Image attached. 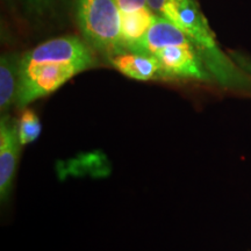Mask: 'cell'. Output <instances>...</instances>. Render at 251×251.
I'll use <instances>...</instances> for the list:
<instances>
[{"instance_id": "1", "label": "cell", "mask_w": 251, "mask_h": 251, "mask_svg": "<svg viewBox=\"0 0 251 251\" xmlns=\"http://www.w3.org/2000/svg\"><path fill=\"white\" fill-rule=\"evenodd\" d=\"M94 50L77 36H63L41 43L21 56L15 98L18 108L55 92L80 72L97 67Z\"/></svg>"}, {"instance_id": "2", "label": "cell", "mask_w": 251, "mask_h": 251, "mask_svg": "<svg viewBox=\"0 0 251 251\" xmlns=\"http://www.w3.org/2000/svg\"><path fill=\"white\" fill-rule=\"evenodd\" d=\"M161 17L172 21L192 40L213 80L226 89L251 92V76L220 49L197 0H172Z\"/></svg>"}, {"instance_id": "3", "label": "cell", "mask_w": 251, "mask_h": 251, "mask_svg": "<svg viewBox=\"0 0 251 251\" xmlns=\"http://www.w3.org/2000/svg\"><path fill=\"white\" fill-rule=\"evenodd\" d=\"M77 23L85 42L94 51H120L121 19L117 0H76Z\"/></svg>"}, {"instance_id": "4", "label": "cell", "mask_w": 251, "mask_h": 251, "mask_svg": "<svg viewBox=\"0 0 251 251\" xmlns=\"http://www.w3.org/2000/svg\"><path fill=\"white\" fill-rule=\"evenodd\" d=\"M159 63L162 79H190L211 81L201 56L193 43L165 47L153 55Z\"/></svg>"}, {"instance_id": "5", "label": "cell", "mask_w": 251, "mask_h": 251, "mask_svg": "<svg viewBox=\"0 0 251 251\" xmlns=\"http://www.w3.org/2000/svg\"><path fill=\"white\" fill-rule=\"evenodd\" d=\"M21 147L18 120L2 114L0 120V198L2 202L12 192Z\"/></svg>"}, {"instance_id": "6", "label": "cell", "mask_w": 251, "mask_h": 251, "mask_svg": "<svg viewBox=\"0 0 251 251\" xmlns=\"http://www.w3.org/2000/svg\"><path fill=\"white\" fill-rule=\"evenodd\" d=\"M193 43L179 27L161 15H155V20L142 39L127 47L124 51L153 56L158 50L169 46H180ZM194 45V43H193Z\"/></svg>"}, {"instance_id": "7", "label": "cell", "mask_w": 251, "mask_h": 251, "mask_svg": "<svg viewBox=\"0 0 251 251\" xmlns=\"http://www.w3.org/2000/svg\"><path fill=\"white\" fill-rule=\"evenodd\" d=\"M107 61L119 72L136 80L162 79L159 63L153 56L120 51L108 55Z\"/></svg>"}, {"instance_id": "8", "label": "cell", "mask_w": 251, "mask_h": 251, "mask_svg": "<svg viewBox=\"0 0 251 251\" xmlns=\"http://www.w3.org/2000/svg\"><path fill=\"white\" fill-rule=\"evenodd\" d=\"M21 56L17 52H6L0 58V111L8 114L15 106L19 84Z\"/></svg>"}, {"instance_id": "9", "label": "cell", "mask_w": 251, "mask_h": 251, "mask_svg": "<svg viewBox=\"0 0 251 251\" xmlns=\"http://www.w3.org/2000/svg\"><path fill=\"white\" fill-rule=\"evenodd\" d=\"M155 13L150 8H143L130 13H120L121 45L120 51L142 39L155 20ZM119 51V52H120ZM115 54V52H114Z\"/></svg>"}, {"instance_id": "10", "label": "cell", "mask_w": 251, "mask_h": 251, "mask_svg": "<svg viewBox=\"0 0 251 251\" xmlns=\"http://www.w3.org/2000/svg\"><path fill=\"white\" fill-rule=\"evenodd\" d=\"M18 124L19 137H20V142L23 147L35 142L37 137L40 136L41 130H42V125H41L36 113L30 108H24L20 119L18 120Z\"/></svg>"}, {"instance_id": "11", "label": "cell", "mask_w": 251, "mask_h": 251, "mask_svg": "<svg viewBox=\"0 0 251 251\" xmlns=\"http://www.w3.org/2000/svg\"><path fill=\"white\" fill-rule=\"evenodd\" d=\"M21 1L26 13L33 19H40V20L56 17L67 4V0H21Z\"/></svg>"}, {"instance_id": "12", "label": "cell", "mask_w": 251, "mask_h": 251, "mask_svg": "<svg viewBox=\"0 0 251 251\" xmlns=\"http://www.w3.org/2000/svg\"><path fill=\"white\" fill-rule=\"evenodd\" d=\"M120 13H130L139 9L149 8L147 0H117Z\"/></svg>"}, {"instance_id": "13", "label": "cell", "mask_w": 251, "mask_h": 251, "mask_svg": "<svg viewBox=\"0 0 251 251\" xmlns=\"http://www.w3.org/2000/svg\"><path fill=\"white\" fill-rule=\"evenodd\" d=\"M229 56L233 58V61L240 67L244 72H247L249 76H251V57L250 56H246L241 52L237 51H230Z\"/></svg>"}, {"instance_id": "14", "label": "cell", "mask_w": 251, "mask_h": 251, "mask_svg": "<svg viewBox=\"0 0 251 251\" xmlns=\"http://www.w3.org/2000/svg\"><path fill=\"white\" fill-rule=\"evenodd\" d=\"M172 0H147L149 8L157 15H162L164 8L168 6Z\"/></svg>"}, {"instance_id": "15", "label": "cell", "mask_w": 251, "mask_h": 251, "mask_svg": "<svg viewBox=\"0 0 251 251\" xmlns=\"http://www.w3.org/2000/svg\"><path fill=\"white\" fill-rule=\"evenodd\" d=\"M8 1H9V0H8Z\"/></svg>"}]
</instances>
